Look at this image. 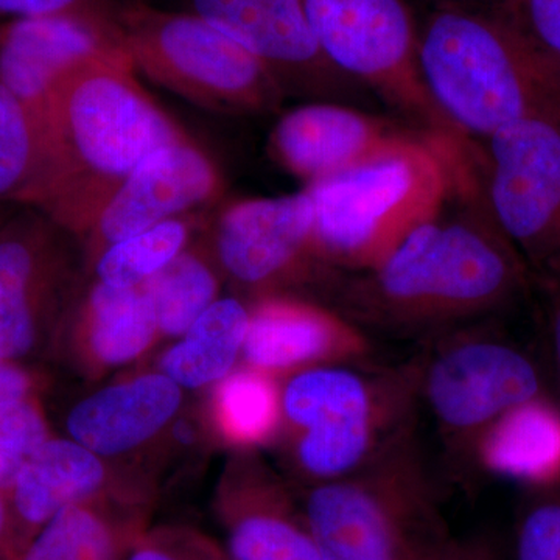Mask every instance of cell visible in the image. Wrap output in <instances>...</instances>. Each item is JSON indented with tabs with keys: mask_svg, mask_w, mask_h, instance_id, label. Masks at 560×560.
Instances as JSON below:
<instances>
[{
	"mask_svg": "<svg viewBox=\"0 0 560 560\" xmlns=\"http://www.w3.org/2000/svg\"><path fill=\"white\" fill-rule=\"evenodd\" d=\"M44 119L57 186L40 209L70 232H88L103 206L151 153L189 138L143 90L127 51L97 55L51 83Z\"/></svg>",
	"mask_w": 560,
	"mask_h": 560,
	"instance_id": "7a4b0ae2",
	"label": "cell"
},
{
	"mask_svg": "<svg viewBox=\"0 0 560 560\" xmlns=\"http://www.w3.org/2000/svg\"><path fill=\"white\" fill-rule=\"evenodd\" d=\"M13 208H16V206H0V219H2V217Z\"/></svg>",
	"mask_w": 560,
	"mask_h": 560,
	"instance_id": "74e56055",
	"label": "cell"
},
{
	"mask_svg": "<svg viewBox=\"0 0 560 560\" xmlns=\"http://www.w3.org/2000/svg\"><path fill=\"white\" fill-rule=\"evenodd\" d=\"M545 396L539 368L512 342L463 331L422 357L420 404L447 447L471 459L482 431L517 405Z\"/></svg>",
	"mask_w": 560,
	"mask_h": 560,
	"instance_id": "30bf717a",
	"label": "cell"
},
{
	"mask_svg": "<svg viewBox=\"0 0 560 560\" xmlns=\"http://www.w3.org/2000/svg\"><path fill=\"white\" fill-rule=\"evenodd\" d=\"M223 175L190 138L168 143L140 162L92 224L98 250L219 200Z\"/></svg>",
	"mask_w": 560,
	"mask_h": 560,
	"instance_id": "5bb4252c",
	"label": "cell"
},
{
	"mask_svg": "<svg viewBox=\"0 0 560 560\" xmlns=\"http://www.w3.org/2000/svg\"><path fill=\"white\" fill-rule=\"evenodd\" d=\"M179 404L178 383L167 375H145L81 401L70 412L68 429L95 455H116L153 436Z\"/></svg>",
	"mask_w": 560,
	"mask_h": 560,
	"instance_id": "ac0fdd59",
	"label": "cell"
},
{
	"mask_svg": "<svg viewBox=\"0 0 560 560\" xmlns=\"http://www.w3.org/2000/svg\"><path fill=\"white\" fill-rule=\"evenodd\" d=\"M370 352L366 334L340 312L285 296L257 302L243 345L250 366L261 372L360 363Z\"/></svg>",
	"mask_w": 560,
	"mask_h": 560,
	"instance_id": "9a60e30c",
	"label": "cell"
},
{
	"mask_svg": "<svg viewBox=\"0 0 560 560\" xmlns=\"http://www.w3.org/2000/svg\"><path fill=\"white\" fill-rule=\"evenodd\" d=\"M305 523L324 560H423L451 537L418 434L308 493Z\"/></svg>",
	"mask_w": 560,
	"mask_h": 560,
	"instance_id": "5b68a950",
	"label": "cell"
},
{
	"mask_svg": "<svg viewBox=\"0 0 560 560\" xmlns=\"http://www.w3.org/2000/svg\"><path fill=\"white\" fill-rule=\"evenodd\" d=\"M533 285L539 287L544 294L548 331H550L552 353H555L560 377V272L547 278L534 279Z\"/></svg>",
	"mask_w": 560,
	"mask_h": 560,
	"instance_id": "836d02e7",
	"label": "cell"
},
{
	"mask_svg": "<svg viewBox=\"0 0 560 560\" xmlns=\"http://www.w3.org/2000/svg\"><path fill=\"white\" fill-rule=\"evenodd\" d=\"M250 311L237 300H217L191 324L164 360L167 377L197 388L220 381L231 371L248 334Z\"/></svg>",
	"mask_w": 560,
	"mask_h": 560,
	"instance_id": "603a6c76",
	"label": "cell"
},
{
	"mask_svg": "<svg viewBox=\"0 0 560 560\" xmlns=\"http://www.w3.org/2000/svg\"><path fill=\"white\" fill-rule=\"evenodd\" d=\"M217 408L228 438L238 444H259L278 427L282 397L264 372L242 371L220 386Z\"/></svg>",
	"mask_w": 560,
	"mask_h": 560,
	"instance_id": "83f0119b",
	"label": "cell"
},
{
	"mask_svg": "<svg viewBox=\"0 0 560 560\" xmlns=\"http://www.w3.org/2000/svg\"><path fill=\"white\" fill-rule=\"evenodd\" d=\"M430 135L341 102H307L285 110L270 135V153L305 186L407 149Z\"/></svg>",
	"mask_w": 560,
	"mask_h": 560,
	"instance_id": "7c38bea8",
	"label": "cell"
},
{
	"mask_svg": "<svg viewBox=\"0 0 560 560\" xmlns=\"http://www.w3.org/2000/svg\"><path fill=\"white\" fill-rule=\"evenodd\" d=\"M423 560H499L495 548L486 537H448Z\"/></svg>",
	"mask_w": 560,
	"mask_h": 560,
	"instance_id": "d6a6232c",
	"label": "cell"
},
{
	"mask_svg": "<svg viewBox=\"0 0 560 560\" xmlns=\"http://www.w3.org/2000/svg\"><path fill=\"white\" fill-rule=\"evenodd\" d=\"M187 241L189 224L180 217L114 243L98 256V282L119 289L142 287L183 253Z\"/></svg>",
	"mask_w": 560,
	"mask_h": 560,
	"instance_id": "4316f807",
	"label": "cell"
},
{
	"mask_svg": "<svg viewBox=\"0 0 560 560\" xmlns=\"http://www.w3.org/2000/svg\"><path fill=\"white\" fill-rule=\"evenodd\" d=\"M5 525H7L5 503H3L2 497H0V537L3 536V530H5Z\"/></svg>",
	"mask_w": 560,
	"mask_h": 560,
	"instance_id": "8d00e7d4",
	"label": "cell"
},
{
	"mask_svg": "<svg viewBox=\"0 0 560 560\" xmlns=\"http://www.w3.org/2000/svg\"><path fill=\"white\" fill-rule=\"evenodd\" d=\"M119 530L86 501L65 508L40 526L21 560H120Z\"/></svg>",
	"mask_w": 560,
	"mask_h": 560,
	"instance_id": "484cf974",
	"label": "cell"
},
{
	"mask_svg": "<svg viewBox=\"0 0 560 560\" xmlns=\"http://www.w3.org/2000/svg\"><path fill=\"white\" fill-rule=\"evenodd\" d=\"M471 459L530 489L560 485V410L545 396L517 405L482 431Z\"/></svg>",
	"mask_w": 560,
	"mask_h": 560,
	"instance_id": "d6986e66",
	"label": "cell"
},
{
	"mask_svg": "<svg viewBox=\"0 0 560 560\" xmlns=\"http://www.w3.org/2000/svg\"><path fill=\"white\" fill-rule=\"evenodd\" d=\"M186 11L259 58L287 97L348 103L360 95L320 51L304 0H186Z\"/></svg>",
	"mask_w": 560,
	"mask_h": 560,
	"instance_id": "8fae6325",
	"label": "cell"
},
{
	"mask_svg": "<svg viewBox=\"0 0 560 560\" xmlns=\"http://www.w3.org/2000/svg\"><path fill=\"white\" fill-rule=\"evenodd\" d=\"M156 316L158 327L168 335H184L217 301L215 275L195 254L183 253L142 285Z\"/></svg>",
	"mask_w": 560,
	"mask_h": 560,
	"instance_id": "d4e9b609",
	"label": "cell"
},
{
	"mask_svg": "<svg viewBox=\"0 0 560 560\" xmlns=\"http://www.w3.org/2000/svg\"><path fill=\"white\" fill-rule=\"evenodd\" d=\"M65 226L44 210L16 206L0 219V357L31 350L55 246Z\"/></svg>",
	"mask_w": 560,
	"mask_h": 560,
	"instance_id": "e0dca14e",
	"label": "cell"
},
{
	"mask_svg": "<svg viewBox=\"0 0 560 560\" xmlns=\"http://www.w3.org/2000/svg\"><path fill=\"white\" fill-rule=\"evenodd\" d=\"M515 550L517 560H560V485L530 489Z\"/></svg>",
	"mask_w": 560,
	"mask_h": 560,
	"instance_id": "f1b7e54d",
	"label": "cell"
},
{
	"mask_svg": "<svg viewBox=\"0 0 560 560\" xmlns=\"http://www.w3.org/2000/svg\"><path fill=\"white\" fill-rule=\"evenodd\" d=\"M125 51L114 25L72 16L20 18L0 25V83L43 113L51 83L97 55Z\"/></svg>",
	"mask_w": 560,
	"mask_h": 560,
	"instance_id": "2e32d148",
	"label": "cell"
},
{
	"mask_svg": "<svg viewBox=\"0 0 560 560\" xmlns=\"http://www.w3.org/2000/svg\"><path fill=\"white\" fill-rule=\"evenodd\" d=\"M474 161V143L425 135L407 149L305 186L320 260L340 275L377 267L440 212Z\"/></svg>",
	"mask_w": 560,
	"mask_h": 560,
	"instance_id": "277c9868",
	"label": "cell"
},
{
	"mask_svg": "<svg viewBox=\"0 0 560 560\" xmlns=\"http://www.w3.org/2000/svg\"><path fill=\"white\" fill-rule=\"evenodd\" d=\"M127 560H194L180 556L178 552L168 550L158 544H143L136 547ZM219 560V559H217Z\"/></svg>",
	"mask_w": 560,
	"mask_h": 560,
	"instance_id": "d590c367",
	"label": "cell"
},
{
	"mask_svg": "<svg viewBox=\"0 0 560 560\" xmlns=\"http://www.w3.org/2000/svg\"><path fill=\"white\" fill-rule=\"evenodd\" d=\"M420 378L422 359L388 368L331 364L294 375L282 412L302 471L318 485L338 480L415 433Z\"/></svg>",
	"mask_w": 560,
	"mask_h": 560,
	"instance_id": "8992f818",
	"label": "cell"
},
{
	"mask_svg": "<svg viewBox=\"0 0 560 560\" xmlns=\"http://www.w3.org/2000/svg\"><path fill=\"white\" fill-rule=\"evenodd\" d=\"M28 381L24 372L0 357V408L24 401Z\"/></svg>",
	"mask_w": 560,
	"mask_h": 560,
	"instance_id": "e575fe53",
	"label": "cell"
},
{
	"mask_svg": "<svg viewBox=\"0 0 560 560\" xmlns=\"http://www.w3.org/2000/svg\"><path fill=\"white\" fill-rule=\"evenodd\" d=\"M418 57L431 101L471 142L517 121L560 120V69L492 11H434Z\"/></svg>",
	"mask_w": 560,
	"mask_h": 560,
	"instance_id": "3957f363",
	"label": "cell"
},
{
	"mask_svg": "<svg viewBox=\"0 0 560 560\" xmlns=\"http://www.w3.org/2000/svg\"><path fill=\"white\" fill-rule=\"evenodd\" d=\"M232 560H324L311 529L268 482L250 481L226 508Z\"/></svg>",
	"mask_w": 560,
	"mask_h": 560,
	"instance_id": "44dd1931",
	"label": "cell"
},
{
	"mask_svg": "<svg viewBox=\"0 0 560 560\" xmlns=\"http://www.w3.org/2000/svg\"><path fill=\"white\" fill-rule=\"evenodd\" d=\"M442 2H445V5H460L464 0H442Z\"/></svg>",
	"mask_w": 560,
	"mask_h": 560,
	"instance_id": "f35d334b",
	"label": "cell"
},
{
	"mask_svg": "<svg viewBox=\"0 0 560 560\" xmlns=\"http://www.w3.org/2000/svg\"><path fill=\"white\" fill-rule=\"evenodd\" d=\"M139 0H0V16H72L114 25L128 7Z\"/></svg>",
	"mask_w": 560,
	"mask_h": 560,
	"instance_id": "1f68e13d",
	"label": "cell"
},
{
	"mask_svg": "<svg viewBox=\"0 0 560 560\" xmlns=\"http://www.w3.org/2000/svg\"><path fill=\"white\" fill-rule=\"evenodd\" d=\"M482 197L534 279L560 272V120L529 119L477 142Z\"/></svg>",
	"mask_w": 560,
	"mask_h": 560,
	"instance_id": "9c48e42d",
	"label": "cell"
},
{
	"mask_svg": "<svg viewBox=\"0 0 560 560\" xmlns=\"http://www.w3.org/2000/svg\"><path fill=\"white\" fill-rule=\"evenodd\" d=\"M136 72L212 113L265 116L287 95L267 66L215 25L190 11L139 0L117 20Z\"/></svg>",
	"mask_w": 560,
	"mask_h": 560,
	"instance_id": "52a82bcc",
	"label": "cell"
},
{
	"mask_svg": "<svg viewBox=\"0 0 560 560\" xmlns=\"http://www.w3.org/2000/svg\"><path fill=\"white\" fill-rule=\"evenodd\" d=\"M215 246L223 270L250 289H268L311 265L331 271L319 257L305 189L224 206L217 221Z\"/></svg>",
	"mask_w": 560,
	"mask_h": 560,
	"instance_id": "4fadbf2b",
	"label": "cell"
},
{
	"mask_svg": "<svg viewBox=\"0 0 560 560\" xmlns=\"http://www.w3.org/2000/svg\"><path fill=\"white\" fill-rule=\"evenodd\" d=\"M90 318L92 348L109 364L138 357L160 329L142 287L119 289L98 282L90 298Z\"/></svg>",
	"mask_w": 560,
	"mask_h": 560,
	"instance_id": "cb8c5ba5",
	"label": "cell"
},
{
	"mask_svg": "<svg viewBox=\"0 0 560 560\" xmlns=\"http://www.w3.org/2000/svg\"><path fill=\"white\" fill-rule=\"evenodd\" d=\"M46 436L44 420L31 404L0 408V489L14 485Z\"/></svg>",
	"mask_w": 560,
	"mask_h": 560,
	"instance_id": "f546056e",
	"label": "cell"
},
{
	"mask_svg": "<svg viewBox=\"0 0 560 560\" xmlns=\"http://www.w3.org/2000/svg\"><path fill=\"white\" fill-rule=\"evenodd\" d=\"M326 60L371 90L407 124L440 138L463 140L431 101L419 69V27L405 0H304Z\"/></svg>",
	"mask_w": 560,
	"mask_h": 560,
	"instance_id": "ba28073f",
	"label": "cell"
},
{
	"mask_svg": "<svg viewBox=\"0 0 560 560\" xmlns=\"http://www.w3.org/2000/svg\"><path fill=\"white\" fill-rule=\"evenodd\" d=\"M529 287V268L490 215L474 164L433 219L377 267L341 275L330 293L361 329L415 334L499 312Z\"/></svg>",
	"mask_w": 560,
	"mask_h": 560,
	"instance_id": "6da1fadb",
	"label": "cell"
},
{
	"mask_svg": "<svg viewBox=\"0 0 560 560\" xmlns=\"http://www.w3.org/2000/svg\"><path fill=\"white\" fill-rule=\"evenodd\" d=\"M490 11L560 69V0H497Z\"/></svg>",
	"mask_w": 560,
	"mask_h": 560,
	"instance_id": "4dcf8cb0",
	"label": "cell"
},
{
	"mask_svg": "<svg viewBox=\"0 0 560 560\" xmlns=\"http://www.w3.org/2000/svg\"><path fill=\"white\" fill-rule=\"evenodd\" d=\"M97 455L77 441H46L13 485L14 510L25 525H46L65 508L84 503L101 488Z\"/></svg>",
	"mask_w": 560,
	"mask_h": 560,
	"instance_id": "7402d4cb",
	"label": "cell"
},
{
	"mask_svg": "<svg viewBox=\"0 0 560 560\" xmlns=\"http://www.w3.org/2000/svg\"><path fill=\"white\" fill-rule=\"evenodd\" d=\"M219 560H232V559L231 558H226V559L220 558Z\"/></svg>",
	"mask_w": 560,
	"mask_h": 560,
	"instance_id": "ab89813d",
	"label": "cell"
},
{
	"mask_svg": "<svg viewBox=\"0 0 560 560\" xmlns=\"http://www.w3.org/2000/svg\"><path fill=\"white\" fill-rule=\"evenodd\" d=\"M57 186L46 119L0 83V206L44 209Z\"/></svg>",
	"mask_w": 560,
	"mask_h": 560,
	"instance_id": "ffe728a7",
	"label": "cell"
}]
</instances>
